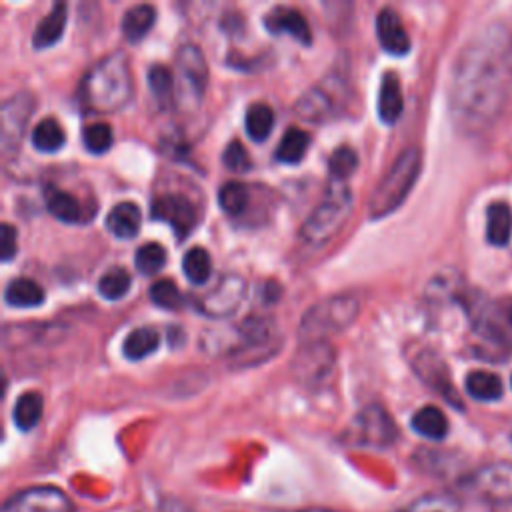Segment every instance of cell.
Listing matches in <instances>:
<instances>
[{
    "instance_id": "cell-37",
    "label": "cell",
    "mask_w": 512,
    "mask_h": 512,
    "mask_svg": "<svg viewBox=\"0 0 512 512\" xmlns=\"http://www.w3.org/2000/svg\"><path fill=\"white\" fill-rule=\"evenodd\" d=\"M358 166V156L350 146H340L336 148L330 158H328V172H330V180H340L344 182L348 176H352V172Z\"/></svg>"
},
{
    "instance_id": "cell-30",
    "label": "cell",
    "mask_w": 512,
    "mask_h": 512,
    "mask_svg": "<svg viewBox=\"0 0 512 512\" xmlns=\"http://www.w3.org/2000/svg\"><path fill=\"white\" fill-rule=\"evenodd\" d=\"M274 120H276L274 110L264 102H256V104L248 106L246 116H244V126H246L248 136L254 142H264L274 128Z\"/></svg>"
},
{
    "instance_id": "cell-17",
    "label": "cell",
    "mask_w": 512,
    "mask_h": 512,
    "mask_svg": "<svg viewBox=\"0 0 512 512\" xmlns=\"http://www.w3.org/2000/svg\"><path fill=\"white\" fill-rule=\"evenodd\" d=\"M336 98L334 90L326 86V82H318L306 94H302L296 102V116L308 122H324L336 114Z\"/></svg>"
},
{
    "instance_id": "cell-14",
    "label": "cell",
    "mask_w": 512,
    "mask_h": 512,
    "mask_svg": "<svg viewBox=\"0 0 512 512\" xmlns=\"http://www.w3.org/2000/svg\"><path fill=\"white\" fill-rule=\"evenodd\" d=\"M176 64L190 94L196 100H200L208 84V64L204 60V54L200 52L198 46L184 44L176 54Z\"/></svg>"
},
{
    "instance_id": "cell-33",
    "label": "cell",
    "mask_w": 512,
    "mask_h": 512,
    "mask_svg": "<svg viewBox=\"0 0 512 512\" xmlns=\"http://www.w3.org/2000/svg\"><path fill=\"white\" fill-rule=\"evenodd\" d=\"M182 270H184V276L192 284H196V286L206 284L208 278H210V272H212L210 254L200 246L190 248L182 258Z\"/></svg>"
},
{
    "instance_id": "cell-2",
    "label": "cell",
    "mask_w": 512,
    "mask_h": 512,
    "mask_svg": "<svg viewBox=\"0 0 512 512\" xmlns=\"http://www.w3.org/2000/svg\"><path fill=\"white\" fill-rule=\"evenodd\" d=\"M132 92L130 62L120 50L94 62L78 86L80 104L90 112H118L132 100Z\"/></svg>"
},
{
    "instance_id": "cell-25",
    "label": "cell",
    "mask_w": 512,
    "mask_h": 512,
    "mask_svg": "<svg viewBox=\"0 0 512 512\" xmlns=\"http://www.w3.org/2000/svg\"><path fill=\"white\" fill-rule=\"evenodd\" d=\"M410 426L416 434L428 440H442L448 434V420L444 412L436 406H422L414 412Z\"/></svg>"
},
{
    "instance_id": "cell-27",
    "label": "cell",
    "mask_w": 512,
    "mask_h": 512,
    "mask_svg": "<svg viewBox=\"0 0 512 512\" xmlns=\"http://www.w3.org/2000/svg\"><path fill=\"white\" fill-rule=\"evenodd\" d=\"M466 392L478 402H494L502 396V380L486 370H474L464 380Z\"/></svg>"
},
{
    "instance_id": "cell-21",
    "label": "cell",
    "mask_w": 512,
    "mask_h": 512,
    "mask_svg": "<svg viewBox=\"0 0 512 512\" xmlns=\"http://www.w3.org/2000/svg\"><path fill=\"white\" fill-rule=\"evenodd\" d=\"M142 214L134 202H118L106 216V228L120 240L134 238L140 230Z\"/></svg>"
},
{
    "instance_id": "cell-1",
    "label": "cell",
    "mask_w": 512,
    "mask_h": 512,
    "mask_svg": "<svg viewBox=\"0 0 512 512\" xmlns=\"http://www.w3.org/2000/svg\"><path fill=\"white\" fill-rule=\"evenodd\" d=\"M512 86V38L500 24L486 26L460 52L450 82V112L474 134L502 114Z\"/></svg>"
},
{
    "instance_id": "cell-5",
    "label": "cell",
    "mask_w": 512,
    "mask_h": 512,
    "mask_svg": "<svg viewBox=\"0 0 512 512\" xmlns=\"http://www.w3.org/2000/svg\"><path fill=\"white\" fill-rule=\"evenodd\" d=\"M360 304L350 294H338L316 302L300 320L298 334L302 342L308 340H326V334L340 332L348 328L358 316Z\"/></svg>"
},
{
    "instance_id": "cell-18",
    "label": "cell",
    "mask_w": 512,
    "mask_h": 512,
    "mask_svg": "<svg viewBox=\"0 0 512 512\" xmlns=\"http://www.w3.org/2000/svg\"><path fill=\"white\" fill-rule=\"evenodd\" d=\"M66 18H68V8L64 2H56L50 12L38 22V26L34 28L32 34V46L36 50H44L54 46L66 28Z\"/></svg>"
},
{
    "instance_id": "cell-23",
    "label": "cell",
    "mask_w": 512,
    "mask_h": 512,
    "mask_svg": "<svg viewBox=\"0 0 512 512\" xmlns=\"http://www.w3.org/2000/svg\"><path fill=\"white\" fill-rule=\"evenodd\" d=\"M156 22V10L150 4H136L122 16V34L128 42H140Z\"/></svg>"
},
{
    "instance_id": "cell-19",
    "label": "cell",
    "mask_w": 512,
    "mask_h": 512,
    "mask_svg": "<svg viewBox=\"0 0 512 512\" xmlns=\"http://www.w3.org/2000/svg\"><path fill=\"white\" fill-rule=\"evenodd\" d=\"M402 108H404V100H402L400 82L394 72H386L378 88V116L384 124L392 126L400 118Z\"/></svg>"
},
{
    "instance_id": "cell-39",
    "label": "cell",
    "mask_w": 512,
    "mask_h": 512,
    "mask_svg": "<svg viewBox=\"0 0 512 512\" xmlns=\"http://www.w3.org/2000/svg\"><path fill=\"white\" fill-rule=\"evenodd\" d=\"M402 512H460V502L450 494H426Z\"/></svg>"
},
{
    "instance_id": "cell-11",
    "label": "cell",
    "mask_w": 512,
    "mask_h": 512,
    "mask_svg": "<svg viewBox=\"0 0 512 512\" xmlns=\"http://www.w3.org/2000/svg\"><path fill=\"white\" fill-rule=\"evenodd\" d=\"M150 216L160 222H168L174 234L184 240L196 226L198 214L192 200L184 194H160L152 200Z\"/></svg>"
},
{
    "instance_id": "cell-12",
    "label": "cell",
    "mask_w": 512,
    "mask_h": 512,
    "mask_svg": "<svg viewBox=\"0 0 512 512\" xmlns=\"http://www.w3.org/2000/svg\"><path fill=\"white\" fill-rule=\"evenodd\" d=\"M2 512H74V504L54 486H34L8 498Z\"/></svg>"
},
{
    "instance_id": "cell-42",
    "label": "cell",
    "mask_w": 512,
    "mask_h": 512,
    "mask_svg": "<svg viewBox=\"0 0 512 512\" xmlns=\"http://www.w3.org/2000/svg\"><path fill=\"white\" fill-rule=\"evenodd\" d=\"M18 244H16V228L8 222L0 226V258L2 262H10L16 256Z\"/></svg>"
},
{
    "instance_id": "cell-34",
    "label": "cell",
    "mask_w": 512,
    "mask_h": 512,
    "mask_svg": "<svg viewBox=\"0 0 512 512\" xmlns=\"http://www.w3.org/2000/svg\"><path fill=\"white\" fill-rule=\"evenodd\" d=\"M130 274L122 268V266H114L110 270H106L100 278H98V294L106 300H120L122 296H126V292L130 290Z\"/></svg>"
},
{
    "instance_id": "cell-20",
    "label": "cell",
    "mask_w": 512,
    "mask_h": 512,
    "mask_svg": "<svg viewBox=\"0 0 512 512\" xmlns=\"http://www.w3.org/2000/svg\"><path fill=\"white\" fill-rule=\"evenodd\" d=\"M44 204L46 210L64 224H78L82 220L80 202L70 192H64L54 184L44 186Z\"/></svg>"
},
{
    "instance_id": "cell-26",
    "label": "cell",
    "mask_w": 512,
    "mask_h": 512,
    "mask_svg": "<svg viewBox=\"0 0 512 512\" xmlns=\"http://www.w3.org/2000/svg\"><path fill=\"white\" fill-rule=\"evenodd\" d=\"M4 302L12 308H32L44 302V290L30 278H16L4 290Z\"/></svg>"
},
{
    "instance_id": "cell-41",
    "label": "cell",
    "mask_w": 512,
    "mask_h": 512,
    "mask_svg": "<svg viewBox=\"0 0 512 512\" xmlns=\"http://www.w3.org/2000/svg\"><path fill=\"white\" fill-rule=\"evenodd\" d=\"M222 162L228 170L232 172H246L250 168V156H248V150L238 142V140H232L224 154H222Z\"/></svg>"
},
{
    "instance_id": "cell-38",
    "label": "cell",
    "mask_w": 512,
    "mask_h": 512,
    "mask_svg": "<svg viewBox=\"0 0 512 512\" xmlns=\"http://www.w3.org/2000/svg\"><path fill=\"white\" fill-rule=\"evenodd\" d=\"M150 300L156 304V306H160V308H164V310H178V308H182V304H184V298H182V294H180V290L176 288V284L172 282V280H168V278H164V280H156L152 286H150Z\"/></svg>"
},
{
    "instance_id": "cell-3",
    "label": "cell",
    "mask_w": 512,
    "mask_h": 512,
    "mask_svg": "<svg viewBox=\"0 0 512 512\" xmlns=\"http://www.w3.org/2000/svg\"><path fill=\"white\" fill-rule=\"evenodd\" d=\"M422 168V154L416 146L404 148L386 174L380 178L368 198V218L380 220L400 208L418 180Z\"/></svg>"
},
{
    "instance_id": "cell-40",
    "label": "cell",
    "mask_w": 512,
    "mask_h": 512,
    "mask_svg": "<svg viewBox=\"0 0 512 512\" xmlns=\"http://www.w3.org/2000/svg\"><path fill=\"white\" fill-rule=\"evenodd\" d=\"M114 140L112 128L104 122H96V124H88L82 132V142L84 148L92 154H104L106 150H110Z\"/></svg>"
},
{
    "instance_id": "cell-13",
    "label": "cell",
    "mask_w": 512,
    "mask_h": 512,
    "mask_svg": "<svg viewBox=\"0 0 512 512\" xmlns=\"http://www.w3.org/2000/svg\"><path fill=\"white\" fill-rule=\"evenodd\" d=\"M244 294V278L238 274H226L206 296H202L196 302V306L208 318H226L238 310L240 302L244 300Z\"/></svg>"
},
{
    "instance_id": "cell-29",
    "label": "cell",
    "mask_w": 512,
    "mask_h": 512,
    "mask_svg": "<svg viewBox=\"0 0 512 512\" xmlns=\"http://www.w3.org/2000/svg\"><path fill=\"white\" fill-rule=\"evenodd\" d=\"M148 88L162 110L174 106V74L168 66L154 64L148 68Z\"/></svg>"
},
{
    "instance_id": "cell-35",
    "label": "cell",
    "mask_w": 512,
    "mask_h": 512,
    "mask_svg": "<svg viewBox=\"0 0 512 512\" xmlns=\"http://www.w3.org/2000/svg\"><path fill=\"white\" fill-rule=\"evenodd\" d=\"M248 200H250V194L242 182L230 180L224 186H220V190H218V204H220L222 212H226L230 216L240 214L248 206Z\"/></svg>"
},
{
    "instance_id": "cell-45",
    "label": "cell",
    "mask_w": 512,
    "mask_h": 512,
    "mask_svg": "<svg viewBox=\"0 0 512 512\" xmlns=\"http://www.w3.org/2000/svg\"><path fill=\"white\" fill-rule=\"evenodd\" d=\"M510 440H512V432H510Z\"/></svg>"
},
{
    "instance_id": "cell-10",
    "label": "cell",
    "mask_w": 512,
    "mask_h": 512,
    "mask_svg": "<svg viewBox=\"0 0 512 512\" xmlns=\"http://www.w3.org/2000/svg\"><path fill=\"white\" fill-rule=\"evenodd\" d=\"M34 96L28 92L12 94L2 102L0 108V144L2 152L10 154L20 146V140L26 132L30 114L34 110Z\"/></svg>"
},
{
    "instance_id": "cell-16",
    "label": "cell",
    "mask_w": 512,
    "mask_h": 512,
    "mask_svg": "<svg viewBox=\"0 0 512 512\" xmlns=\"http://www.w3.org/2000/svg\"><path fill=\"white\" fill-rule=\"evenodd\" d=\"M376 36L384 52L392 56H404L410 52V38L396 10L382 8L376 14Z\"/></svg>"
},
{
    "instance_id": "cell-31",
    "label": "cell",
    "mask_w": 512,
    "mask_h": 512,
    "mask_svg": "<svg viewBox=\"0 0 512 512\" xmlns=\"http://www.w3.org/2000/svg\"><path fill=\"white\" fill-rule=\"evenodd\" d=\"M42 408H44V400L38 392H24L22 396H18L14 410H12V420L20 430H32L42 416Z\"/></svg>"
},
{
    "instance_id": "cell-7",
    "label": "cell",
    "mask_w": 512,
    "mask_h": 512,
    "mask_svg": "<svg viewBox=\"0 0 512 512\" xmlns=\"http://www.w3.org/2000/svg\"><path fill=\"white\" fill-rule=\"evenodd\" d=\"M408 360H410L412 370L418 374V378L428 388H432L436 394H440L450 406L462 410V402H460V396H458V392L452 384L448 366L444 364V360L432 348L416 346L414 350H410Z\"/></svg>"
},
{
    "instance_id": "cell-4",
    "label": "cell",
    "mask_w": 512,
    "mask_h": 512,
    "mask_svg": "<svg viewBox=\"0 0 512 512\" xmlns=\"http://www.w3.org/2000/svg\"><path fill=\"white\" fill-rule=\"evenodd\" d=\"M354 206L352 190L346 182L330 180L320 204L310 212L300 228V238L308 246L320 248L330 242L346 224Z\"/></svg>"
},
{
    "instance_id": "cell-24",
    "label": "cell",
    "mask_w": 512,
    "mask_h": 512,
    "mask_svg": "<svg viewBox=\"0 0 512 512\" xmlns=\"http://www.w3.org/2000/svg\"><path fill=\"white\" fill-rule=\"evenodd\" d=\"M308 148H310V134L302 128L292 126L282 134L274 150V158L282 164H298L306 156Z\"/></svg>"
},
{
    "instance_id": "cell-32",
    "label": "cell",
    "mask_w": 512,
    "mask_h": 512,
    "mask_svg": "<svg viewBox=\"0 0 512 512\" xmlns=\"http://www.w3.org/2000/svg\"><path fill=\"white\" fill-rule=\"evenodd\" d=\"M32 146L38 152H56L64 146L66 134L54 118H44L32 128Z\"/></svg>"
},
{
    "instance_id": "cell-28",
    "label": "cell",
    "mask_w": 512,
    "mask_h": 512,
    "mask_svg": "<svg viewBox=\"0 0 512 512\" xmlns=\"http://www.w3.org/2000/svg\"><path fill=\"white\" fill-rule=\"evenodd\" d=\"M160 344V334L154 328L142 326L128 332V336L122 342V352L128 360H142L150 356Z\"/></svg>"
},
{
    "instance_id": "cell-9",
    "label": "cell",
    "mask_w": 512,
    "mask_h": 512,
    "mask_svg": "<svg viewBox=\"0 0 512 512\" xmlns=\"http://www.w3.org/2000/svg\"><path fill=\"white\" fill-rule=\"evenodd\" d=\"M398 430L394 420L380 404H370L362 408L352 424V440L362 446L386 448L394 444Z\"/></svg>"
},
{
    "instance_id": "cell-15",
    "label": "cell",
    "mask_w": 512,
    "mask_h": 512,
    "mask_svg": "<svg viewBox=\"0 0 512 512\" xmlns=\"http://www.w3.org/2000/svg\"><path fill=\"white\" fill-rule=\"evenodd\" d=\"M264 26H266V30L270 34H288V36H292L296 42H300L304 46H308L312 42L310 24L302 16V12H298L296 8L278 6V8L270 10L264 16Z\"/></svg>"
},
{
    "instance_id": "cell-6",
    "label": "cell",
    "mask_w": 512,
    "mask_h": 512,
    "mask_svg": "<svg viewBox=\"0 0 512 512\" xmlns=\"http://www.w3.org/2000/svg\"><path fill=\"white\" fill-rule=\"evenodd\" d=\"M462 488L490 502L492 506L512 502V462H492L480 466L462 480Z\"/></svg>"
},
{
    "instance_id": "cell-43",
    "label": "cell",
    "mask_w": 512,
    "mask_h": 512,
    "mask_svg": "<svg viewBox=\"0 0 512 512\" xmlns=\"http://www.w3.org/2000/svg\"><path fill=\"white\" fill-rule=\"evenodd\" d=\"M492 512H512V502L496 504V506H492Z\"/></svg>"
},
{
    "instance_id": "cell-44",
    "label": "cell",
    "mask_w": 512,
    "mask_h": 512,
    "mask_svg": "<svg viewBox=\"0 0 512 512\" xmlns=\"http://www.w3.org/2000/svg\"><path fill=\"white\" fill-rule=\"evenodd\" d=\"M504 316H506V322L512 326V302H510V304H506V308H504Z\"/></svg>"
},
{
    "instance_id": "cell-36",
    "label": "cell",
    "mask_w": 512,
    "mask_h": 512,
    "mask_svg": "<svg viewBox=\"0 0 512 512\" xmlns=\"http://www.w3.org/2000/svg\"><path fill=\"white\" fill-rule=\"evenodd\" d=\"M134 264L138 268V272L152 276L156 272H160L166 264V250L156 244V242H146L142 244L136 254H134Z\"/></svg>"
},
{
    "instance_id": "cell-22",
    "label": "cell",
    "mask_w": 512,
    "mask_h": 512,
    "mask_svg": "<svg viewBox=\"0 0 512 512\" xmlns=\"http://www.w3.org/2000/svg\"><path fill=\"white\" fill-rule=\"evenodd\" d=\"M512 236V210L506 202H492L486 208V240L492 246H506Z\"/></svg>"
},
{
    "instance_id": "cell-8",
    "label": "cell",
    "mask_w": 512,
    "mask_h": 512,
    "mask_svg": "<svg viewBox=\"0 0 512 512\" xmlns=\"http://www.w3.org/2000/svg\"><path fill=\"white\" fill-rule=\"evenodd\" d=\"M336 352L328 340L304 342L292 358V376L302 386H318L334 368Z\"/></svg>"
}]
</instances>
